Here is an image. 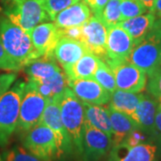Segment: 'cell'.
Instances as JSON below:
<instances>
[{"mask_svg":"<svg viewBox=\"0 0 161 161\" xmlns=\"http://www.w3.org/2000/svg\"><path fill=\"white\" fill-rule=\"evenodd\" d=\"M120 11L122 19L125 20L143 14L148 10L140 0H121Z\"/></svg>","mask_w":161,"mask_h":161,"instance_id":"obj_27","label":"cell"},{"mask_svg":"<svg viewBox=\"0 0 161 161\" xmlns=\"http://www.w3.org/2000/svg\"><path fill=\"white\" fill-rule=\"evenodd\" d=\"M107 26L99 18L92 15L82 25L80 41L85 45L88 51L100 59H105L107 58Z\"/></svg>","mask_w":161,"mask_h":161,"instance_id":"obj_11","label":"cell"},{"mask_svg":"<svg viewBox=\"0 0 161 161\" xmlns=\"http://www.w3.org/2000/svg\"><path fill=\"white\" fill-rule=\"evenodd\" d=\"M85 45L80 40L62 37L54 50V56L66 74L82 56L88 53Z\"/></svg>","mask_w":161,"mask_h":161,"instance_id":"obj_16","label":"cell"},{"mask_svg":"<svg viewBox=\"0 0 161 161\" xmlns=\"http://www.w3.org/2000/svg\"><path fill=\"white\" fill-rule=\"evenodd\" d=\"M107 107L109 113L111 127H112V136H111L112 145L115 146L122 143L130 134V132L138 126L136 125L135 122L132 120L131 116L119 111L114 110L108 106Z\"/></svg>","mask_w":161,"mask_h":161,"instance_id":"obj_20","label":"cell"},{"mask_svg":"<svg viewBox=\"0 0 161 161\" xmlns=\"http://www.w3.org/2000/svg\"><path fill=\"white\" fill-rule=\"evenodd\" d=\"M99 61L100 58L91 52H88L71 67L65 75L69 80L93 78L95 72L98 69Z\"/></svg>","mask_w":161,"mask_h":161,"instance_id":"obj_24","label":"cell"},{"mask_svg":"<svg viewBox=\"0 0 161 161\" xmlns=\"http://www.w3.org/2000/svg\"><path fill=\"white\" fill-rule=\"evenodd\" d=\"M158 110V101L151 95H143L139 102L135 112L131 116L136 125L155 139L161 136L155 128V116Z\"/></svg>","mask_w":161,"mask_h":161,"instance_id":"obj_17","label":"cell"},{"mask_svg":"<svg viewBox=\"0 0 161 161\" xmlns=\"http://www.w3.org/2000/svg\"><path fill=\"white\" fill-rule=\"evenodd\" d=\"M68 87L82 102L105 106L110 100V93L93 78L68 79Z\"/></svg>","mask_w":161,"mask_h":161,"instance_id":"obj_13","label":"cell"},{"mask_svg":"<svg viewBox=\"0 0 161 161\" xmlns=\"http://www.w3.org/2000/svg\"><path fill=\"white\" fill-rule=\"evenodd\" d=\"M26 82L19 80L0 98V146L8 143L17 128L21 100Z\"/></svg>","mask_w":161,"mask_h":161,"instance_id":"obj_4","label":"cell"},{"mask_svg":"<svg viewBox=\"0 0 161 161\" xmlns=\"http://www.w3.org/2000/svg\"><path fill=\"white\" fill-rule=\"evenodd\" d=\"M92 12L93 15L99 18L104 7L108 4L109 0H83Z\"/></svg>","mask_w":161,"mask_h":161,"instance_id":"obj_34","label":"cell"},{"mask_svg":"<svg viewBox=\"0 0 161 161\" xmlns=\"http://www.w3.org/2000/svg\"><path fill=\"white\" fill-rule=\"evenodd\" d=\"M0 69L7 72H17L18 67L7 56L0 40Z\"/></svg>","mask_w":161,"mask_h":161,"instance_id":"obj_32","label":"cell"},{"mask_svg":"<svg viewBox=\"0 0 161 161\" xmlns=\"http://www.w3.org/2000/svg\"><path fill=\"white\" fill-rule=\"evenodd\" d=\"M134 46L132 37L119 25L108 28L107 58L104 60H127Z\"/></svg>","mask_w":161,"mask_h":161,"instance_id":"obj_15","label":"cell"},{"mask_svg":"<svg viewBox=\"0 0 161 161\" xmlns=\"http://www.w3.org/2000/svg\"><path fill=\"white\" fill-rule=\"evenodd\" d=\"M147 90L152 97L161 98V67L149 76L147 80Z\"/></svg>","mask_w":161,"mask_h":161,"instance_id":"obj_31","label":"cell"},{"mask_svg":"<svg viewBox=\"0 0 161 161\" xmlns=\"http://www.w3.org/2000/svg\"><path fill=\"white\" fill-rule=\"evenodd\" d=\"M155 20L154 14L151 12H147L138 16L123 20L117 25L126 31L134 43L137 44L150 33L153 28Z\"/></svg>","mask_w":161,"mask_h":161,"instance_id":"obj_19","label":"cell"},{"mask_svg":"<svg viewBox=\"0 0 161 161\" xmlns=\"http://www.w3.org/2000/svg\"><path fill=\"white\" fill-rule=\"evenodd\" d=\"M24 69L31 80L47 79L62 71L55 60V56L40 57L27 64Z\"/></svg>","mask_w":161,"mask_h":161,"instance_id":"obj_22","label":"cell"},{"mask_svg":"<svg viewBox=\"0 0 161 161\" xmlns=\"http://www.w3.org/2000/svg\"><path fill=\"white\" fill-rule=\"evenodd\" d=\"M150 12L154 14L156 19H161V0H156Z\"/></svg>","mask_w":161,"mask_h":161,"instance_id":"obj_36","label":"cell"},{"mask_svg":"<svg viewBox=\"0 0 161 161\" xmlns=\"http://www.w3.org/2000/svg\"><path fill=\"white\" fill-rule=\"evenodd\" d=\"M82 102V101H81ZM84 108V123L112 136V127L108 107L82 102Z\"/></svg>","mask_w":161,"mask_h":161,"instance_id":"obj_21","label":"cell"},{"mask_svg":"<svg viewBox=\"0 0 161 161\" xmlns=\"http://www.w3.org/2000/svg\"><path fill=\"white\" fill-rule=\"evenodd\" d=\"M156 139L154 137H152L151 135L148 134L146 132L142 131L139 127H136L135 129H133L132 132H130V134L127 136L126 139L123 142H125L131 146H134V145L143 143V142H153Z\"/></svg>","mask_w":161,"mask_h":161,"instance_id":"obj_30","label":"cell"},{"mask_svg":"<svg viewBox=\"0 0 161 161\" xmlns=\"http://www.w3.org/2000/svg\"><path fill=\"white\" fill-rule=\"evenodd\" d=\"M156 161H158V160H156Z\"/></svg>","mask_w":161,"mask_h":161,"instance_id":"obj_42","label":"cell"},{"mask_svg":"<svg viewBox=\"0 0 161 161\" xmlns=\"http://www.w3.org/2000/svg\"><path fill=\"white\" fill-rule=\"evenodd\" d=\"M140 1L143 4V6L146 7L148 12H150L153 6H154V3H155L156 0H140Z\"/></svg>","mask_w":161,"mask_h":161,"instance_id":"obj_39","label":"cell"},{"mask_svg":"<svg viewBox=\"0 0 161 161\" xmlns=\"http://www.w3.org/2000/svg\"><path fill=\"white\" fill-rule=\"evenodd\" d=\"M31 39L39 57L54 56V50L58 40L63 36L61 29L54 23H42L38 24L31 31Z\"/></svg>","mask_w":161,"mask_h":161,"instance_id":"obj_14","label":"cell"},{"mask_svg":"<svg viewBox=\"0 0 161 161\" xmlns=\"http://www.w3.org/2000/svg\"><path fill=\"white\" fill-rule=\"evenodd\" d=\"M6 161H42L23 146H14L4 153Z\"/></svg>","mask_w":161,"mask_h":161,"instance_id":"obj_29","label":"cell"},{"mask_svg":"<svg viewBox=\"0 0 161 161\" xmlns=\"http://www.w3.org/2000/svg\"><path fill=\"white\" fill-rule=\"evenodd\" d=\"M48 101L36 89L33 82L29 80L25 84L21 100L16 131L24 135L39 125Z\"/></svg>","mask_w":161,"mask_h":161,"instance_id":"obj_5","label":"cell"},{"mask_svg":"<svg viewBox=\"0 0 161 161\" xmlns=\"http://www.w3.org/2000/svg\"><path fill=\"white\" fill-rule=\"evenodd\" d=\"M0 161H3V159H2V158H1V156H0Z\"/></svg>","mask_w":161,"mask_h":161,"instance_id":"obj_41","label":"cell"},{"mask_svg":"<svg viewBox=\"0 0 161 161\" xmlns=\"http://www.w3.org/2000/svg\"><path fill=\"white\" fill-rule=\"evenodd\" d=\"M143 95L142 92L134 93L116 89L115 92L110 94V100L108 106L114 110L132 116Z\"/></svg>","mask_w":161,"mask_h":161,"instance_id":"obj_23","label":"cell"},{"mask_svg":"<svg viewBox=\"0 0 161 161\" xmlns=\"http://www.w3.org/2000/svg\"><path fill=\"white\" fill-rule=\"evenodd\" d=\"M82 146L81 161H100L109 153L113 145L109 135L84 123Z\"/></svg>","mask_w":161,"mask_h":161,"instance_id":"obj_10","label":"cell"},{"mask_svg":"<svg viewBox=\"0 0 161 161\" xmlns=\"http://www.w3.org/2000/svg\"><path fill=\"white\" fill-rule=\"evenodd\" d=\"M155 128L157 132L161 136V109L158 108L155 116Z\"/></svg>","mask_w":161,"mask_h":161,"instance_id":"obj_37","label":"cell"},{"mask_svg":"<svg viewBox=\"0 0 161 161\" xmlns=\"http://www.w3.org/2000/svg\"><path fill=\"white\" fill-rule=\"evenodd\" d=\"M91 17V9L84 1L80 0L60 12L53 22L58 28L66 29L82 26Z\"/></svg>","mask_w":161,"mask_h":161,"instance_id":"obj_18","label":"cell"},{"mask_svg":"<svg viewBox=\"0 0 161 161\" xmlns=\"http://www.w3.org/2000/svg\"><path fill=\"white\" fill-rule=\"evenodd\" d=\"M115 76L116 88L125 92L141 93L147 85V75L128 60H104Z\"/></svg>","mask_w":161,"mask_h":161,"instance_id":"obj_8","label":"cell"},{"mask_svg":"<svg viewBox=\"0 0 161 161\" xmlns=\"http://www.w3.org/2000/svg\"><path fill=\"white\" fill-rule=\"evenodd\" d=\"M81 29L82 26L80 27H72V28H66V29H61L62 36L66 37L73 40H80L81 37Z\"/></svg>","mask_w":161,"mask_h":161,"instance_id":"obj_35","label":"cell"},{"mask_svg":"<svg viewBox=\"0 0 161 161\" xmlns=\"http://www.w3.org/2000/svg\"><path fill=\"white\" fill-rule=\"evenodd\" d=\"M23 147L42 161L59 158L58 145L54 132L42 124H39L23 135Z\"/></svg>","mask_w":161,"mask_h":161,"instance_id":"obj_7","label":"cell"},{"mask_svg":"<svg viewBox=\"0 0 161 161\" xmlns=\"http://www.w3.org/2000/svg\"><path fill=\"white\" fill-rule=\"evenodd\" d=\"M152 31H154L156 33H158L161 37V19H156Z\"/></svg>","mask_w":161,"mask_h":161,"instance_id":"obj_38","label":"cell"},{"mask_svg":"<svg viewBox=\"0 0 161 161\" xmlns=\"http://www.w3.org/2000/svg\"><path fill=\"white\" fill-rule=\"evenodd\" d=\"M53 98L58 100L64 126L69 136L74 154L82 160L84 108L82 102L75 96L69 87L61 94Z\"/></svg>","mask_w":161,"mask_h":161,"instance_id":"obj_2","label":"cell"},{"mask_svg":"<svg viewBox=\"0 0 161 161\" xmlns=\"http://www.w3.org/2000/svg\"><path fill=\"white\" fill-rule=\"evenodd\" d=\"M17 75L14 73L0 75V98L14 83Z\"/></svg>","mask_w":161,"mask_h":161,"instance_id":"obj_33","label":"cell"},{"mask_svg":"<svg viewBox=\"0 0 161 161\" xmlns=\"http://www.w3.org/2000/svg\"><path fill=\"white\" fill-rule=\"evenodd\" d=\"M0 40L7 56L21 70L39 58L31 35L4 15L0 17Z\"/></svg>","mask_w":161,"mask_h":161,"instance_id":"obj_1","label":"cell"},{"mask_svg":"<svg viewBox=\"0 0 161 161\" xmlns=\"http://www.w3.org/2000/svg\"><path fill=\"white\" fill-rule=\"evenodd\" d=\"M121 0H109L104 7L99 19L103 22L107 28L117 25L123 21L120 11Z\"/></svg>","mask_w":161,"mask_h":161,"instance_id":"obj_26","label":"cell"},{"mask_svg":"<svg viewBox=\"0 0 161 161\" xmlns=\"http://www.w3.org/2000/svg\"><path fill=\"white\" fill-rule=\"evenodd\" d=\"M4 15L31 34L38 24L49 21L41 0H3Z\"/></svg>","mask_w":161,"mask_h":161,"instance_id":"obj_3","label":"cell"},{"mask_svg":"<svg viewBox=\"0 0 161 161\" xmlns=\"http://www.w3.org/2000/svg\"><path fill=\"white\" fill-rule=\"evenodd\" d=\"M148 76L161 67V37L150 31L143 40L133 47L127 59Z\"/></svg>","mask_w":161,"mask_h":161,"instance_id":"obj_6","label":"cell"},{"mask_svg":"<svg viewBox=\"0 0 161 161\" xmlns=\"http://www.w3.org/2000/svg\"><path fill=\"white\" fill-rule=\"evenodd\" d=\"M40 124L49 127L54 132L58 145L59 158L74 152L69 136L64 126L59 105L56 98H52L48 101Z\"/></svg>","mask_w":161,"mask_h":161,"instance_id":"obj_9","label":"cell"},{"mask_svg":"<svg viewBox=\"0 0 161 161\" xmlns=\"http://www.w3.org/2000/svg\"><path fill=\"white\" fill-rule=\"evenodd\" d=\"M158 145L154 142L134 146L122 142L111 148L108 161H156Z\"/></svg>","mask_w":161,"mask_h":161,"instance_id":"obj_12","label":"cell"},{"mask_svg":"<svg viewBox=\"0 0 161 161\" xmlns=\"http://www.w3.org/2000/svg\"><path fill=\"white\" fill-rule=\"evenodd\" d=\"M93 79L97 80L106 91L109 92L110 94L113 93L117 89L116 84H115V76L112 70L108 66V64L102 59H100L99 61L98 69L94 74Z\"/></svg>","mask_w":161,"mask_h":161,"instance_id":"obj_25","label":"cell"},{"mask_svg":"<svg viewBox=\"0 0 161 161\" xmlns=\"http://www.w3.org/2000/svg\"><path fill=\"white\" fill-rule=\"evenodd\" d=\"M47 12L49 20L54 21V19L58 14L68 6L79 2L80 0H41Z\"/></svg>","mask_w":161,"mask_h":161,"instance_id":"obj_28","label":"cell"},{"mask_svg":"<svg viewBox=\"0 0 161 161\" xmlns=\"http://www.w3.org/2000/svg\"><path fill=\"white\" fill-rule=\"evenodd\" d=\"M158 99V108L161 109V98H157Z\"/></svg>","mask_w":161,"mask_h":161,"instance_id":"obj_40","label":"cell"}]
</instances>
